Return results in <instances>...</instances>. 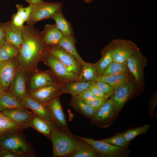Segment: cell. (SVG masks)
<instances>
[{"instance_id":"6da1fadb","label":"cell","mask_w":157,"mask_h":157,"mask_svg":"<svg viewBox=\"0 0 157 157\" xmlns=\"http://www.w3.org/2000/svg\"><path fill=\"white\" fill-rule=\"evenodd\" d=\"M23 41L19 49L17 60L20 67L26 69L42 59L47 51L41 33L33 26H24L22 30Z\"/></svg>"},{"instance_id":"7a4b0ae2","label":"cell","mask_w":157,"mask_h":157,"mask_svg":"<svg viewBox=\"0 0 157 157\" xmlns=\"http://www.w3.org/2000/svg\"><path fill=\"white\" fill-rule=\"evenodd\" d=\"M50 139L53 148V157H69L83 140L78 136L57 127L52 130Z\"/></svg>"},{"instance_id":"3957f363","label":"cell","mask_w":157,"mask_h":157,"mask_svg":"<svg viewBox=\"0 0 157 157\" xmlns=\"http://www.w3.org/2000/svg\"><path fill=\"white\" fill-rule=\"evenodd\" d=\"M22 130L5 134L0 136V147L24 155L34 157L33 147L26 140Z\"/></svg>"},{"instance_id":"277c9868","label":"cell","mask_w":157,"mask_h":157,"mask_svg":"<svg viewBox=\"0 0 157 157\" xmlns=\"http://www.w3.org/2000/svg\"><path fill=\"white\" fill-rule=\"evenodd\" d=\"M42 59L50 68L58 83L78 80V76L70 71L56 56L47 51Z\"/></svg>"},{"instance_id":"5b68a950","label":"cell","mask_w":157,"mask_h":157,"mask_svg":"<svg viewBox=\"0 0 157 157\" xmlns=\"http://www.w3.org/2000/svg\"><path fill=\"white\" fill-rule=\"evenodd\" d=\"M62 3L58 2H44L34 6L30 17L27 22L28 25L33 26L38 21L51 18L62 9Z\"/></svg>"},{"instance_id":"8992f818","label":"cell","mask_w":157,"mask_h":157,"mask_svg":"<svg viewBox=\"0 0 157 157\" xmlns=\"http://www.w3.org/2000/svg\"><path fill=\"white\" fill-rule=\"evenodd\" d=\"M113 60L126 63L128 58L138 49L137 44L130 40L117 39L111 41Z\"/></svg>"},{"instance_id":"52a82bcc","label":"cell","mask_w":157,"mask_h":157,"mask_svg":"<svg viewBox=\"0 0 157 157\" xmlns=\"http://www.w3.org/2000/svg\"><path fill=\"white\" fill-rule=\"evenodd\" d=\"M147 64V58L139 49L127 60L128 70L134 76L135 82L141 87L143 85L144 70Z\"/></svg>"},{"instance_id":"ba28073f","label":"cell","mask_w":157,"mask_h":157,"mask_svg":"<svg viewBox=\"0 0 157 157\" xmlns=\"http://www.w3.org/2000/svg\"><path fill=\"white\" fill-rule=\"evenodd\" d=\"M47 51L56 56L67 68L78 77L82 65L71 54L58 44L47 47Z\"/></svg>"},{"instance_id":"9c48e42d","label":"cell","mask_w":157,"mask_h":157,"mask_svg":"<svg viewBox=\"0 0 157 157\" xmlns=\"http://www.w3.org/2000/svg\"><path fill=\"white\" fill-rule=\"evenodd\" d=\"M63 94L59 83H55L31 90L29 95L47 105L53 100L59 98Z\"/></svg>"},{"instance_id":"30bf717a","label":"cell","mask_w":157,"mask_h":157,"mask_svg":"<svg viewBox=\"0 0 157 157\" xmlns=\"http://www.w3.org/2000/svg\"><path fill=\"white\" fill-rule=\"evenodd\" d=\"M15 58L0 61V85L4 91L10 86L11 82L20 67Z\"/></svg>"},{"instance_id":"8fae6325","label":"cell","mask_w":157,"mask_h":157,"mask_svg":"<svg viewBox=\"0 0 157 157\" xmlns=\"http://www.w3.org/2000/svg\"><path fill=\"white\" fill-rule=\"evenodd\" d=\"M80 139L91 145L102 156L110 157H117L125 154L124 147L111 145L100 140L78 136Z\"/></svg>"},{"instance_id":"7c38bea8","label":"cell","mask_w":157,"mask_h":157,"mask_svg":"<svg viewBox=\"0 0 157 157\" xmlns=\"http://www.w3.org/2000/svg\"><path fill=\"white\" fill-rule=\"evenodd\" d=\"M135 88L134 83L128 81L115 90L110 98L113 103L115 112L116 113L122 109Z\"/></svg>"},{"instance_id":"4fadbf2b","label":"cell","mask_w":157,"mask_h":157,"mask_svg":"<svg viewBox=\"0 0 157 157\" xmlns=\"http://www.w3.org/2000/svg\"><path fill=\"white\" fill-rule=\"evenodd\" d=\"M46 105L50 113L52 121L56 127L70 132L59 98L53 100Z\"/></svg>"},{"instance_id":"5bb4252c","label":"cell","mask_w":157,"mask_h":157,"mask_svg":"<svg viewBox=\"0 0 157 157\" xmlns=\"http://www.w3.org/2000/svg\"><path fill=\"white\" fill-rule=\"evenodd\" d=\"M27 76L26 69L20 67L10 86V92L22 101L29 96L26 87Z\"/></svg>"},{"instance_id":"9a60e30c","label":"cell","mask_w":157,"mask_h":157,"mask_svg":"<svg viewBox=\"0 0 157 157\" xmlns=\"http://www.w3.org/2000/svg\"><path fill=\"white\" fill-rule=\"evenodd\" d=\"M1 112L23 130L29 127L34 114L27 110L19 108L7 109Z\"/></svg>"},{"instance_id":"2e32d148","label":"cell","mask_w":157,"mask_h":157,"mask_svg":"<svg viewBox=\"0 0 157 157\" xmlns=\"http://www.w3.org/2000/svg\"><path fill=\"white\" fill-rule=\"evenodd\" d=\"M115 112L113 103L110 99L105 101L102 106L97 110L91 119L92 124L102 126L113 116Z\"/></svg>"},{"instance_id":"e0dca14e","label":"cell","mask_w":157,"mask_h":157,"mask_svg":"<svg viewBox=\"0 0 157 157\" xmlns=\"http://www.w3.org/2000/svg\"><path fill=\"white\" fill-rule=\"evenodd\" d=\"M95 81H83L75 80L59 83L63 93L68 94L72 96L78 95L89 89Z\"/></svg>"},{"instance_id":"ac0fdd59","label":"cell","mask_w":157,"mask_h":157,"mask_svg":"<svg viewBox=\"0 0 157 157\" xmlns=\"http://www.w3.org/2000/svg\"><path fill=\"white\" fill-rule=\"evenodd\" d=\"M41 33L47 47L58 44L63 35L55 24H46Z\"/></svg>"},{"instance_id":"d6986e66","label":"cell","mask_w":157,"mask_h":157,"mask_svg":"<svg viewBox=\"0 0 157 157\" xmlns=\"http://www.w3.org/2000/svg\"><path fill=\"white\" fill-rule=\"evenodd\" d=\"M22 101L27 109H31L34 113L47 120L52 121L50 113L46 105L29 95L22 100Z\"/></svg>"},{"instance_id":"ffe728a7","label":"cell","mask_w":157,"mask_h":157,"mask_svg":"<svg viewBox=\"0 0 157 157\" xmlns=\"http://www.w3.org/2000/svg\"><path fill=\"white\" fill-rule=\"evenodd\" d=\"M56 126L51 121L47 120L34 113L29 127L32 128L50 139L51 133Z\"/></svg>"},{"instance_id":"44dd1931","label":"cell","mask_w":157,"mask_h":157,"mask_svg":"<svg viewBox=\"0 0 157 157\" xmlns=\"http://www.w3.org/2000/svg\"><path fill=\"white\" fill-rule=\"evenodd\" d=\"M3 25L6 41L19 49L23 41L22 30L15 26L10 21Z\"/></svg>"},{"instance_id":"7402d4cb","label":"cell","mask_w":157,"mask_h":157,"mask_svg":"<svg viewBox=\"0 0 157 157\" xmlns=\"http://www.w3.org/2000/svg\"><path fill=\"white\" fill-rule=\"evenodd\" d=\"M15 108L27 109L21 100L10 92L4 91L0 97V111Z\"/></svg>"},{"instance_id":"603a6c76","label":"cell","mask_w":157,"mask_h":157,"mask_svg":"<svg viewBox=\"0 0 157 157\" xmlns=\"http://www.w3.org/2000/svg\"><path fill=\"white\" fill-rule=\"evenodd\" d=\"M55 83H58L53 74L48 72H39L32 78L30 87L32 90Z\"/></svg>"},{"instance_id":"cb8c5ba5","label":"cell","mask_w":157,"mask_h":157,"mask_svg":"<svg viewBox=\"0 0 157 157\" xmlns=\"http://www.w3.org/2000/svg\"><path fill=\"white\" fill-rule=\"evenodd\" d=\"M101 55L100 59L94 64L99 76L102 74L113 60L111 42L102 49Z\"/></svg>"},{"instance_id":"d4e9b609","label":"cell","mask_w":157,"mask_h":157,"mask_svg":"<svg viewBox=\"0 0 157 157\" xmlns=\"http://www.w3.org/2000/svg\"><path fill=\"white\" fill-rule=\"evenodd\" d=\"M76 41L73 35H63L58 44L73 56L82 65L85 62L76 50L75 46Z\"/></svg>"},{"instance_id":"484cf974","label":"cell","mask_w":157,"mask_h":157,"mask_svg":"<svg viewBox=\"0 0 157 157\" xmlns=\"http://www.w3.org/2000/svg\"><path fill=\"white\" fill-rule=\"evenodd\" d=\"M69 105L84 117L90 119L94 116L97 110L75 96H72Z\"/></svg>"},{"instance_id":"4316f807","label":"cell","mask_w":157,"mask_h":157,"mask_svg":"<svg viewBox=\"0 0 157 157\" xmlns=\"http://www.w3.org/2000/svg\"><path fill=\"white\" fill-rule=\"evenodd\" d=\"M96 81L106 82L115 90L128 81V73L112 75H99Z\"/></svg>"},{"instance_id":"83f0119b","label":"cell","mask_w":157,"mask_h":157,"mask_svg":"<svg viewBox=\"0 0 157 157\" xmlns=\"http://www.w3.org/2000/svg\"><path fill=\"white\" fill-rule=\"evenodd\" d=\"M82 67L78 80L83 81H96L99 75L94 64L85 62L82 65Z\"/></svg>"},{"instance_id":"f1b7e54d","label":"cell","mask_w":157,"mask_h":157,"mask_svg":"<svg viewBox=\"0 0 157 157\" xmlns=\"http://www.w3.org/2000/svg\"><path fill=\"white\" fill-rule=\"evenodd\" d=\"M52 18L55 21L57 27L63 35H74V31L72 26L64 17L62 9L57 12Z\"/></svg>"},{"instance_id":"f546056e","label":"cell","mask_w":157,"mask_h":157,"mask_svg":"<svg viewBox=\"0 0 157 157\" xmlns=\"http://www.w3.org/2000/svg\"><path fill=\"white\" fill-rule=\"evenodd\" d=\"M101 155L91 145L83 141L78 148L69 157H97Z\"/></svg>"},{"instance_id":"4dcf8cb0","label":"cell","mask_w":157,"mask_h":157,"mask_svg":"<svg viewBox=\"0 0 157 157\" xmlns=\"http://www.w3.org/2000/svg\"><path fill=\"white\" fill-rule=\"evenodd\" d=\"M19 49L13 44L6 41L0 48V61H5L16 58Z\"/></svg>"},{"instance_id":"1f68e13d","label":"cell","mask_w":157,"mask_h":157,"mask_svg":"<svg viewBox=\"0 0 157 157\" xmlns=\"http://www.w3.org/2000/svg\"><path fill=\"white\" fill-rule=\"evenodd\" d=\"M127 62L122 63L113 60L101 75H108L128 73Z\"/></svg>"},{"instance_id":"d6a6232c","label":"cell","mask_w":157,"mask_h":157,"mask_svg":"<svg viewBox=\"0 0 157 157\" xmlns=\"http://www.w3.org/2000/svg\"><path fill=\"white\" fill-rule=\"evenodd\" d=\"M0 127L7 133L23 130L15 122L3 115L0 111Z\"/></svg>"},{"instance_id":"836d02e7","label":"cell","mask_w":157,"mask_h":157,"mask_svg":"<svg viewBox=\"0 0 157 157\" xmlns=\"http://www.w3.org/2000/svg\"><path fill=\"white\" fill-rule=\"evenodd\" d=\"M149 127V125L146 124L129 130L123 133V135L125 140L129 142L138 135L145 133Z\"/></svg>"},{"instance_id":"e575fe53","label":"cell","mask_w":157,"mask_h":157,"mask_svg":"<svg viewBox=\"0 0 157 157\" xmlns=\"http://www.w3.org/2000/svg\"><path fill=\"white\" fill-rule=\"evenodd\" d=\"M101 140L109 144L121 147L125 146L128 143L125 139L123 133L119 134L110 138Z\"/></svg>"},{"instance_id":"d590c367","label":"cell","mask_w":157,"mask_h":157,"mask_svg":"<svg viewBox=\"0 0 157 157\" xmlns=\"http://www.w3.org/2000/svg\"><path fill=\"white\" fill-rule=\"evenodd\" d=\"M17 9L16 13L25 22L28 21L34 6L31 5L24 7L22 5L17 4L16 5Z\"/></svg>"},{"instance_id":"8d00e7d4","label":"cell","mask_w":157,"mask_h":157,"mask_svg":"<svg viewBox=\"0 0 157 157\" xmlns=\"http://www.w3.org/2000/svg\"><path fill=\"white\" fill-rule=\"evenodd\" d=\"M94 85L105 94L111 97L113 94L115 89L108 83L102 81H95Z\"/></svg>"},{"instance_id":"74e56055","label":"cell","mask_w":157,"mask_h":157,"mask_svg":"<svg viewBox=\"0 0 157 157\" xmlns=\"http://www.w3.org/2000/svg\"><path fill=\"white\" fill-rule=\"evenodd\" d=\"M88 89L97 98L99 99L106 101L107 100L109 97L94 84Z\"/></svg>"},{"instance_id":"f35d334b","label":"cell","mask_w":157,"mask_h":157,"mask_svg":"<svg viewBox=\"0 0 157 157\" xmlns=\"http://www.w3.org/2000/svg\"><path fill=\"white\" fill-rule=\"evenodd\" d=\"M75 96L83 101L94 99H99L88 89L84 90L79 94Z\"/></svg>"},{"instance_id":"ab89813d","label":"cell","mask_w":157,"mask_h":157,"mask_svg":"<svg viewBox=\"0 0 157 157\" xmlns=\"http://www.w3.org/2000/svg\"><path fill=\"white\" fill-rule=\"evenodd\" d=\"M10 21L15 26L22 30L24 26V23L25 22L16 13L12 15Z\"/></svg>"},{"instance_id":"60d3db41","label":"cell","mask_w":157,"mask_h":157,"mask_svg":"<svg viewBox=\"0 0 157 157\" xmlns=\"http://www.w3.org/2000/svg\"><path fill=\"white\" fill-rule=\"evenodd\" d=\"M83 101L92 108L97 110L103 105L105 101L99 99H94Z\"/></svg>"},{"instance_id":"b9f144b4","label":"cell","mask_w":157,"mask_h":157,"mask_svg":"<svg viewBox=\"0 0 157 157\" xmlns=\"http://www.w3.org/2000/svg\"><path fill=\"white\" fill-rule=\"evenodd\" d=\"M0 157H25L22 154L11 151L2 148L0 151Z\"/></svg>"},{"instance_id":"7bdbcfd3","label":"cell","mask_w":157,"mask_h":157,"mask_svg":"<svg viewBox=\"0 0 157 157\" xmlns=\"http://www.w3.org/2000/svg\"><path fill=\"white\" fill-rule=\"evenodd\" d=\"M6 41L5 33L3 25L0 24V48Z\"/></svg>"},{"instance_id":"ee69618b","label":"cell","mask_w":157,"mask_h":157,"mask_svg":"<svg viewBox=\"0 0 157 157\" xmlns=\"http://www.w3.org/2000/svg\"><path fill=\"white\" fill-rule=\"evenodd\" d=\"M29 5L36 6L41 4L44 1L42 0H25Z\"/></svg>"},{"instance_id":"f6af8a7d","label":"cell","mask_w":157,"mask_h":157,"mask_svg":"<svg viewBox=\"0 0 157 157\" xmlns=\"http://www.w3.org/2000/svg\"><path fill=\"white\" fill-rule=\"evenodd\" d=\"M6 133H8L3 130L0 127V136Z\"/></svg>"},{"instance_id":"bcb514c9","label":"cell","mask_w":157,"mask_h":157,"mask_svg":"<svg viewBox=\"0 0 157 157\" xmlns=\"http://www.w3.org/2000/svg\"><path fill=\"white\" fill-rule=\"evenodd\" d=\"M4 92V91L3 90V88L0 85V97Z\"/></svg>"},{"instance_id":"7dc6e473","label":"cell","mask_w":157,"mask_h":157,"mask_svg":"<svg viewBox=\"0 0 157 157\" xmlns=\"http://www.w3.org/2000/svg\"><path fill=\"white\" fill-rule=\"evenodd\" d=\"M85 2L87 3L90 2L92 0H83Z\"/></svg>"},{"instance_id":"c3c4849f","label":"cell","mask_w":157,"mask_h":157,"mask_svg":"<svg viewBox=\"0 0 157 157\" xmlns=\"http://www.w3.org/2000/svg\"><path fill=\"white\" fill-rule=\"evenodd\" d=\"M1 149H2V148L1 147H0V151L1 150Z\"/></svg>"}]
</instances>
